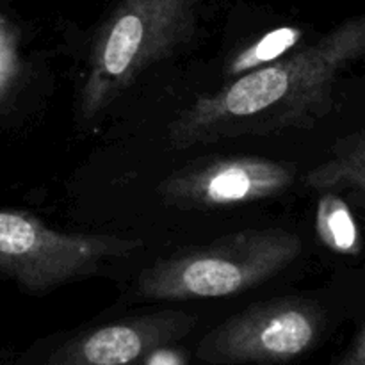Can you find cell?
<instances>
[{
	"mask_svg": "<svg viewBox=\"0 0 365 365\" xmlns=\"http://www.w3.org/2000/svg\"><path fill=\"white\" fill-rule=\"evenodd\" d=\"M364 52V16L342 21L312 45L196 100L170 125L171 145L189 148L312 127L334 109L339 75Z\"/></svg>",
	"mask_w": 365,
	"mask_h": 365,
	"instance_id": "1",
	"label": "cell"
},
{
	"mask_svg": "<svg viewBox=\"0 0 365 365\" xmlns=\"http://www.w3.org/2000/svg\"><path fill=\"white\" fill-rule=\"evenodd\" d=\"M302 252V239L284 228L235 232L157 260L139 274L138 289L163 302L227 298L269 282Z\"/></svg>",
	"mask_w": 365,
	"mask_h": 365,
	"instance_id": "2",
	"label": "cell"
},
{
	"mask_svg": "<svg viewBox=\"0 0 365 365\" xmlns=\"http://www.w3.org/2000/svg\"><path fill=\"white\" fill-rule=\"evenodd\" d=\"M200 0H121L96 34L81 89V114L95 118L152 64L195 32Z\"/></svg>",
	"mask_w": 365,
	"mask_h": 365,
	"instance_id": "3",
	"label": "cell"
},
{
	"mask_svg": "<svg viewBox=\"0 0 365 365\" xmlns=\"http://www.w3.org/2000/svg\"><path fill=\"white\" fill-rule=\"evenodd\" d=\"M141 246L120 235L57 232L24 210L0 209V271L36 294L95 274Z\"/></svg>",
	"mask_w": 365,
	"mask_h": 365,
	"instance_id": "4",
	"label": "cell"
},
{
	"mask_svg": "<svg viewBox=\"0 0 365 365\" xmlns=\"http://www.w3.org/2000/svg\"><path fill=\"white\" fill-rule=\"evenodd\" d=\"M324 312L305 298H274L228 317L200 341L196 359L214 365L277 364L305 355L323 335Z\"/></svg>",
	"mask_w": 365,
	"mask_h": 365,
	"instance_id": "5",
	"label": "cell"
},
{
	"mask_svg": "<svg viewBox=\"0 0 365 365\" xmlns=\"http://www.w3.org/2000/svg\"><path fill=\"white\" fill-rule=\"evenodd\" d=\"M296 168L262 157L205 160L177 171L160 184L164 202L184 209H217L282 195Z\"/></svg>",
	"mask_w": 365,
	"mask_h": 365,
	"instance_id": "6",
	"label": "cell"
},
{
	"mask_svg": "<svg viewBox=\"0 0 365 365\" xmlns=\"http://www.w3.org/2000/svg\"><path fill=\"white\" fill-rule=\"evenodd\" d=\"M195 327V317L178 310L146 314L91 328L64 342L48 356L50 365H123L145 362L170 348Z\"/></svg>",
	"mask_w": 365,
	"mask_h": 365,
	"instance_id": "7",
	"label": "cell"
},
{
	"mask_svg": "<svg viewBox=\"0 0 365 365\" xmlns=\"http://www.w3.org/2000/svg\"><path fill=\"white\" fill-rule=\"evenodd\" d=\"M339 152L305 177L303 184L317 192H335L341 189L365 191V143L362 132L346 138Z\"/></svg>",
	"mask_w": 365,
	"mask_h": 365,
	"instance_id": "8",
	"label": "cell"
},
{
	"mask_svg": "<svg viewBox=\"0 0 365 365\" xmlns=\"http://www.w3.org/2000/svg\"><path fill=\"white\" fill-rule=\"evenodd\" d=\"M316 232L328 250L341 255H360L362 239L348 203L337 192H323L317 202Z\"/></svg>",
	"mask_w": 365,
	"mask_h": 365,
	"instance_id": "9",
	"label": "cell"
},
{
	"mask_svg": "<svg viewBox=\"0 0 365 365\" xmlns=\"http://www.w3.org/2000/svg\"><path fill=\"white\" fill-rule=\"evenodd\" d=\"M302 38L303 32L298 27L274 29V31L264 34L257 43L241 50L228 64V73L241 75L274 63V61L282 59L289 50L294 48L302 41Z\"/></svg>",
	"mask_w": 365,
	"mask_h": 365,
	"instance_id": "10",
	"label": "cell"
},
{
	"mask_svg": "<svg viewBox=\"0 0 365 365\" xmlns=\"http://www.w3.org/2000/svg\"><path fill=\"white\" fill-rule=\"evenodd\" d=\"M21 75V57L13 27L0 18V95L9 91Z\"/></svg>",
	"mask_w": 365,
	"mask_h": 365,
	"instance_id": "11",
	"label": "cell"
},
{
	"mask_svg": "<svg viewBox=\"0 0 365 365\" xmlns=\"http://www.w3.org/2000/svg\"><path fill=\"white\" fill-rule=\"evenodd\" d=\"M341 365H365V334L364 327H359L356 330L353 344L349 346L348 353L339 360Z\"/></svg>",
	"mask_w": 365,
	"mask_h": 365,
	"instance_id": "12",
	"label": "cell"
}]
</instances>
